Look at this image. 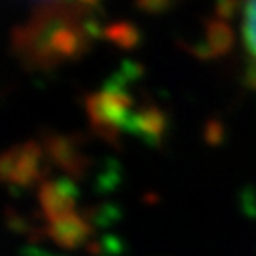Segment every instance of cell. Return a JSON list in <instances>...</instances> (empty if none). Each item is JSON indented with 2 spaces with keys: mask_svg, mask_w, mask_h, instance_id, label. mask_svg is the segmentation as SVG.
Segmentation results:
<instances>
[{
  "mask_svg": "<svg viewBox=\"0 0 256 256\" xmlns=\"http://www.w3.org/2000/svg\"><path fill=\"white\" fill-rule=\"evenodd\" d=\"M20 256H58V254H50V252H46L40 246H36V244L30 242V244H26V246L20 248Z\"/></svg>",
  "mask_w": 256,
  "mask_h": 256,
  "instance_id": "obj_13",
  "label": "cell"
},
{
  "mask_svg": "<svg viewBox=\"0 0 256 256\" xmlns=\"http://www.w3.org/2000/svg\"><path fill=\"white\" fill-rule=\"evenodd\" d=\"M119 166L115 164V160H107L105 164V170L97 176V182H95V190L101 192V194H109V192H113L119 184Z\"/></svg>",
  "mask_w": 256,
  "mask_h": 256,
  "instance_id": "obj_8",
  "label": "cell"
},
{
  "mask_svg": "<svg viewBox=\"0 0 256 256\" xmlns=\"http://www.w3.org/2000/svg\"><path fill=\"white\" fill-rule=\"evenodd\" d=\"M6 224L14 230V232H30V226L20 218V216H14V212H6Z\"/></svg>",
  "mask_w": 256,
  "mask_h": 256,
  "instance_id": "obj_12",
  "label": "cell"
},
{
  "mask_svg": "<svg viewBox=\"0 0 256 256\" xmlns=\"http://www.w3.org/2000/svg\"><path fill=\"white\" fill-rule=\"evenodd\" d=\"M44 152L54 166H58L62 172H67L69 178H83L91 164V160L79 148V140L71 136H60V134L44 136Z\"/></svg>",
  "mask_w": 256,
  "mask_h": 256,
  "instance_id": "obj_3",
  "label": "cell"
},
{
  "mask_svg": "<svg viewBox=\"0 0 256 256\" xmlns=\"http://www.w3.org/2000/svg\"><path fill=\"white\" fill-rule=\"evenodd\" d=\"M16 158H18V146L0 154V182H4L8 186L12 184L14 170H16Z\"/></svg>",
  "mask_w": 256,
  "mask_h": 256,
  "instance_id": "obj_10",
  "label": "cell"
},
{
  "mask_svg": "<svg viewBox=\"0 0 256 256\" xmlns=\"http://www.w3.org/2000/svg\"><path fill=\"white\" fill-rule=\"evenodd\" d=\"M103 36L109 38L111 42H115L121 48H134L138 44V40H140L138 28L134 24H130V22H115V24L105 26Z\"/></svg>",
  "mask_w": 256,
  "mask_h": 256,
  "instance_id": "obj_7",
  "label": "cell"
},
{
  "mask_svg": "<svg viewBox=\"0 0 256 256\" xmlns=\"http://www.w3.org/2000/svg\"><path fill=\"white\" fill-rule=\"evenodd\" d=\"M240 34H242V42L244 48L248 50V54L256 60V2H250L242 8V16H240Z\"/></svg>",
  "mask_w": 256,
  "mask_h": 256,
  "instance_id": "obj_6",
  "label": "cell"
},
{
  "mask_svg": "<svg viewBox=\"0 0 256 256\" xmlns=\"http://www.w3.org/2000/svg\"><path fill=\"white\" fill-rule=\"evenodd\" d=\"M77 198H79V186L69 176H62L56 180H44L38 188L40 208L48 222L71 214Z\"/></svg>",
  "mask_w": 256,
  "mask_h": 256,
  "instance_id": "obj_2",
  "label": "cell"
},
{
  "mask_svg": "<svg viewBox=\"0 0 256 256\" xmlns=\"http://www.w3.org/2000/svg\"><path fill=\"white\" fill-rule=\"evenodd\" d=\"M132 97L130 93H111V91H101V93H91L85 97V109L91 121L93 132L103 138L109 144H117V132L119 125L130 113L132 107Z\"/></svg>",
  "mask_w": 256,
  "mask_h": 256,
  "instance_id": "obj_1",
  "label": "cell"
},
{
  "mask_svg": "<svg viewBox=\"0 0 256 256\" xmlns=\"http://www.w3.org/2000/svg\"><path fill=\"white\" fill-rule=\"evenodd\" d=\"M91 232H93V226L87 222V218L75 212L50 220L46 224V236L62 248H79L87 244V238L91 236Z\"/></svg>",
  "mask_w": 256,
  "mask_h": 256,
  "instance_id": "obj_4",
  "label": "cell"
},
{
  "mask_svg": "<svg viewBox=\"0 0 256 256\" xmlns=\"http://www.w3.org/2000/svg\"><path fill=\"white\" fill-rule=\"evenodd\" d=\"M46 168H42V148L36 142H26L18 146V158H16V170L10 186H32L44 176Z\"/></svg>",
  "mask_w": 256,
  "mask_h": 256,
  "instance_id": "obj_5",
  "label": "cell"
},
{
  "mask_svg": "<svg viewBox=\"0 0 256 256\" xmlns=\"http://www.w3.org/2000/svg\"><path fill=\"white\" fill-rule=\"evenodd\" d=\"M119 218V210L113 204H101L99 208H91L87 212V222L91 226H111Z\"/></svg>",
  "mask_w": 256,
  "mask_h": 256,
  "instance_id": "obj_9",
  "label": "cell"
},
{
  "mask_svg": "<svg viewBox=\"0 0 256 256\" xmlns=\"http://www.w3.org/2000/svg\"><path fill=\"white\" fill-rule=\"evenodd\" d=\"M93 254H105V256H115L121 252V242L119 238H115L113 234H105L101 236V240L95 242V246L91 248Z\"/></svg>",
  "mask_w": 256,
  "mask_h": 256,
  "instance_id": "obj_11",
  "label": "cell"
}]
</instances>
